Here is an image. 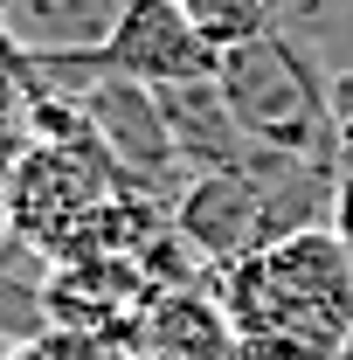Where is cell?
<instances>
[{
  "mask_svg": "<svg viewBox=\"0 0 353 360\" xmlns=\"http://www.w3.org/2000/svg\"><path fill=\"white\" fill-rule=\"evenodd\" d=\"M340 360H353V333H347V347H340Z\"/></svg>",
  "mask_w": 353,
  "mask_h": 360,
  "instance_id": "cell-12",
  "label": "cell"
},
{
  "mask_svg": "<svg viewBox=\"0 0 353 360\" xmlns=\"http://www.w3.org/2000/svg\"><path fill=\"white\" fill-rule=\"evenodd\" d=\"M180 14L194 21V35L215 56H236V49L264 42L270 28L284 21V0H180Z\"/></svg>",
  "mask_w": 353,
  "mask_h": 360,
  "instance_id": "cell-8",
  "label": "cell"
},
{
  "mask_svg": "<svg viewBox=\"0 0 353 360\" xmlns=\"http://www.w3.org/2000/svg\"><path fill=\"white\" fill-rule=\"evenodd\" d=\"M132 354L139 360H236L243 340H236L215 291L187 284V291H153V305L132 326Z\"/></svg>",
  "mask_w": 353,
  "mask_h": 360,
  "instance_id": "cell-6",
  "label": "cell"
},
{
  "mask_svg": "<svg viewBox=\"0 0 353 360\" xmlns=\"http://www.w3.org/2000/svg\"><path fill=\"white\" fill-rule=\"evenodd\" d=\"M125 360H139V354H125Z\"/></svg>",
  "mask_w": 353,
  "mask_h": 360,
  "instance_id": "cell-14",
  "label": "cell"
},
{
  "mask_svg": "<svg viewBox=\"0 0 353 360\" xmlns=\"http://www.w3.org/2000/svg\"><path fill=\"white\" fill-rule=\"evenodd\" d=\"M7 14H14V0H0V21H7Z\"/></svg>",
  "mask_w": 353,
  "mask_h": 360,
  "instance_id": "cell-13",
  "label": "cell"
},
{
  "mask_svg": "<svg viewBox=\"0 0 353 360\" xmlns=\"http://www.w3.org/2000/svg\"><path fill=\"white\" fill-rule=\"evenodd\" d=\"M14 56H21V42L0 28V118H14V111H21V77H14Z\"/></svg>",
  "mask_w": 353,
  "mask_h": 360,
  "instance_id": "cell-10",
  "label": "cell"
},
{
  "mask_svg": "<svg viewBox=\"0 0 353 360\" xmlns=\"http://www.w3.org/2000/svg\"><path fill=\"white\" fill-rule=\"evenodd\" d=\"M160 97V111H167V132H174L180 160H187V174H243L250 160H257V146L243 139L236 125V111H229V97L222 84H174V90H153Z\"/></svg>",
  "mask_w": 353,
  "mask_h": 360,
  "instance_id": "cell-7",
  "label": "cell"
},
{
  "mask_svg": "<svg viewBox=\"0 0 353 360\" xmlns=\"http://www.w3.org/2000/svg\"><path fill=\"white\" fill-rule=\"evenodd\" d=\"M77 104L90 111V132H97V146L111 153L125 194H146V201H167V208H174L180 187H187L194 174H187L174 132H167L160 97H153L146 84H132V77H97Z\"/></svg>",
  "mask_w": 353,
  "mask_h": 360,
  "instance_id": "cell-4",
  "label": "cell"
},
{
  "mask_svg": "<svg viewBox=\"0 0 353 360\" xmlns=\"http://www.w3.org/2000/svg\"><path fill=\"white\" fill-rule=\"evenodd\" d=\"M236 326V360H340L353 333V250L333 229H298L208 270Z\"/></svg>",
  "mask_w": 353,
  "mask_h": 360,
  "instance_id": "cell-1",
  "label": "cell"
},
{
  "mask_svg": "<svg viewBox=\"0 0 353 360\" xmlns=\"http://www.w3.org/2000/svg\"><path fill=\"white\" fill-rule=\"evenodd\" d=\"M222 97L236 111L243 139L257 153L277 160H305V167H340V146H333V70L312 56L291 28H270L264 42L222 56L215 70Z\"/></svg>",
  "mask_w": 353,
  "mask_h": 360,
  "instance_id": "cell-2",
  "label": "cell"
},
{
  "mask_svg": "<svg viewBox=\"0 0 353 360\" xmlns=\"http://www.w3.org/2000/svg\"><path fill=\"white\" fill-rule=\"evenodd\" d=\"M118 187L125 180H118L111 153L97 139H84V146H42L35 139L21 153V167L7 174V187H0V222L35 257H56V243L84 222L97 201H111Z\"/></svg>",
  "mask_w": 353,
  "mask_h": 360,
  "instance_id": "cell-3",
  "label": "cell"
},
{
  "mask_svg": "<svg viewBox=\"0 0 353 360\" xmlns=\"http://www.w3.org/2000/svg\"><path fill=\"white\" fill-rule=\"evenodd\" d=\"M97 56H104L111 77H132V84H146V90L208 84L222 70V56L194 35V21L180 14V0H118V14H111Z\"/></svg>",
  "mask_w": 353,
  "mask_h": 360,
  "instance_id": "cell-5",
  "label": "cell"
},
{
  "mask_svg": "<svg viewBox=\"0 0 353 360\" xmlns=\"http://www.w3.org/2000/svg\"><path fill=\"white\" fill-rule=\"evenodd\" d=\"M333 236L353 250V167H340V187H333Z\"/></svg>",
  "mask_w": 353,
  "mask_h": 360,
  "instance_id": "cell-11",
  "label": "cell"
},
{
  "mask_svg": "<svg viewBox=\"0 0 353 360\" xmlns=\"http://www.w3.org/2000/svg\"><path fill=\"white\" fill-rule=\"evenodd\" d=\"M333 146H340V167H353V70H333Z\"/></svg>",
  "mask_w": 353,
  "mask_h": 360,
  "instance_id": "cell-9",
  "label": "cell"
}]
</instances>
